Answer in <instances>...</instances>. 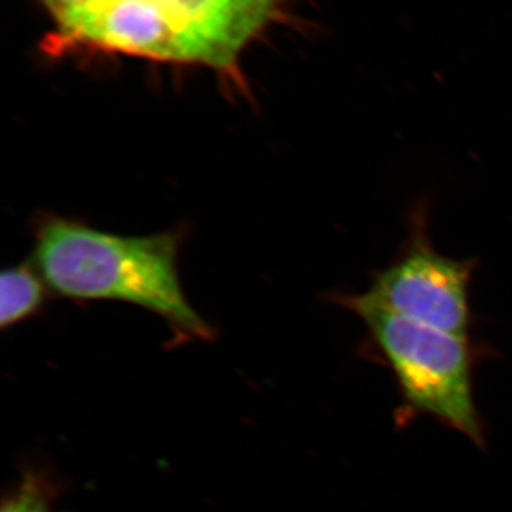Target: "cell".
Here are the masks:
<instances>
[{
	"instance_id": "1",
	"label": "cell",
	"mask_w": 512,
	"mask_h": 512,
	"mask_svg": "<svg viewBox=\"0 0 512 512\" xmlns=\"http://www.w3.org/2000/svg\"><path fill=\"white\" fill-rule=\"evenodd\" d=\"M46 52L74 50L207 67L242 84L241 59L269 30L295 23L301 0H36Z\"/></svg>"
},
{
	"instance_id": "2",
	"label": "cell",
	"mask_w": 512,
	"mask_h": 512,
	"mask_svg": "<svg viewBox=\"0 0 512 512\" xmlns=\"http://www.w3.org/2000/svg\"><path fill=\"white\" fill-rule=\"evenodd\" d=\"M178 244L174 234L123 237L49 217L37 227L33 259L57 295L133 303L185 335L207 339L211 328L188 302L178 276Z\"/></svg>"
},
{
	"instance_id": "3",
	"label": "cell",
	"mask_w": 512,
	"mask_h": 512,
	"mask_svg": "<svg viewBox=\"0 0 512 512\" xmlns=\"http://www.w3.org/2000/svg\"><path fill=\"white\" fill-rule=\"evenodd\" d=\"M338 302L365 322L407 402L481 443L471 394L473 353L467 338L366 305L353 295H340Z\"/></svg>"
},
{
	"instance_id": "4",
	"label": "cell",
	"mask_w": 512,
	"mask_h": 512,
	"mask_svg": "<svg viewBox=\"0 0 512 512\" xmlns=\"http://www.w3.org/2000/svg\"><path fill=\"white\" fill-rule=\"evenodd\" d=\"M423 220L424 215H416L406 249L377 272L365 293L353 296L366 305L467 338L476 262L457 261L434 251Z\"/></svg>"
},
{
	"instance_id": "5",
	"label": "cell",
	"mask_w": 512,
	"mask_h": 512,
	"mask_svg": "<svg viewBox=\"0 0 512 512\" xmlns=\"http://www.w3.org/2000/svg\"><path fill=\"white\" fill-rule=\"evenodd\" d=\"M37 269L19 265L0 276V325L2 328L22 322L43 305L46 289Z\"/></svg>"
},
{
	"instance_id": "6",
	"label": "cell",
	"mask_w": 512,
	"mask_h": 512,
	"mask_svg": "<svg viewBox=\"0 0 512 512\" xmlns=\"http://www.w3.org/2000/svg\"><path fill=\"white\" fill-rule=\"evenodd\" d=\"M2 512H50L47 510L46 501L37 488H26L18 497L6 501Z\"/></svg>"
}]
</instances>
